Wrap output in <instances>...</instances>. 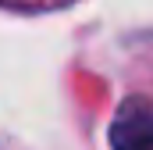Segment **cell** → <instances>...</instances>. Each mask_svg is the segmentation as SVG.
<instances>
[{"instance_id":"obj_1","label":"cell","mask_w":153,"mask_h":150,"mask_svg":"<svg viewBox=\"0 0 153 150\" xmlns=\"http://www.w3.org/2000/svg\"><path fill=\"white\" fill-rule=\"evenodd\" d=\"M111 147L114 150H153V114L128 100L117 111L114 125H111Z\"/></svg>"},{"instance_id":"obj_2","label":"cell","mask_w":153,"mask_h":150,"mask_svg":"<svg viewBox=\"0 0 153 150\" xmlns=\"http://www.w3.org/2000/svg\"><path fill=\"white\" fill-rule=\"evenodd\" d=\"M75 0H0V11H14V14H50L61 7H71Z\"/></svg>"}]
</instances>
